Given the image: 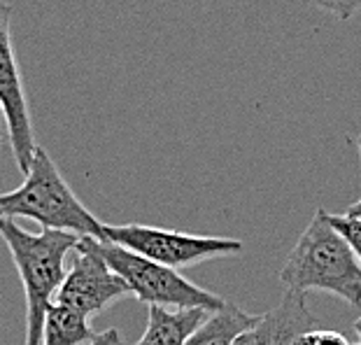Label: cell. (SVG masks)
I'll use <instances>...</instances> for the list:
<instances>
[{
	"mask_svg": "<svg viewBox=\"0 0 361 345\" xmlns=\"http://www.w3.org/2000/svg\"><path fill=\"white\" fill-rule=\"evenodd\" d=\"M280 282L284 289L301 294L329 292L350 305L361 303V262L348 241L329 224L322 208L291 248Z\"/></svg>",
	"mask_w": 361,
	"mask_h": 345,
	"instance_id": "1",
	"label": "cell"
},
{
	"mask_svg": "<svg viewBox=\"0 0 361 345\" xmlns=\"http://www.w3.org/2000/svg\"><path fill=\"white\" fill-rule=\"evenodd\" d=\"M0 236L10 250L26 294V345H42V327L47 308L56 298L66 278V257L75 250L80 236L42 229L28 234L17 219L0 217Z\"/></svg>",
	"mask_w": 361,
	"mask_h": 345,
	"instance_id": "2",
	"label": "cell"
},
{
	"mask_svg": "<svg viewBox=\"0 0 361 345\" xmlns=\"http://www.w3.org/2000/svg\"><path fill=\"white\" fill-rule=\"evenodd\" d=\"M24 175V185L0 194V217H26L37 222L42 229L68 231L80 238L89 236V238L107 243L105 224L84 208V203L63 180L49 152L40 145L35 147Z\"/></svg>",
	"mask_w": 361,
	"mask_h": 345,
	"instance_id": "3",
	"label": "cell"
},
{
	"mask_svg": "<svg viewBox=\"0 0 361 345\" xmlns=\"http://www.w3.org/2000/svg\"><path fill=\"white\" fill-rule=\"evenodd\" d=\"M98 250H101L107 266L126 282L128 292L140 303L164 305L171 310L203 308L207 313H214L226 305L224 298L194 285L191 280L180 275L178 268L149 262V259L114 243L98 241Z\"/></svg>",
	"mask_w": 361,
	"mask_h": 345,
	"instance_id": "4",
	"label": "cell"
},
{
	"mask_svg": "<svg viewBox=\"0 0 361 345\" xmlns=\"http://www.w3.org/2000/svg\"><path fill=\"white\" fill-rule=\"evenodd\" d=\"M105 241L121 245V248L135 252L149 262L178 268V271L243 252V243L235 238L168 231V229L145 224H105Z\"/></svg>",
	"mask_w": 361,
	"mask_h": 345,
	"instance_id": "5",
	"label": "cell"
},
{
	"mask_svg": "<svg viewBox=\"0 0 361 345\" xmlns=\"http://www.w3.org/2000/svg\"><path fill=\"white\" fill-rule=\"evenodd\" d=\"M128 294V285L103 259L98 241L82 236L75 245V259L66 271V278L54 301L68 305L84 317H94L117 298Z\"/></svg>",
	"mask_w": 361,
	"mask_h": 345,
	"instance_id": "6",
	"label": "cell"
},
{
	"mask_svg": "<svg viewBox=\"0 0 361 345\" xmlns=\"http://www.w3.org/2000/svg\"><path fill=\"white\" fill-rule=\"evenodd\" d=\"M0 112L5 117L10 147L19 171L26 173L37 147L33 135V121L21 82L17 54L12 42V7L0 0Z\"/></svg>",
	"mask_w": 361,
	"mask_h": 345,
	"instance_id": "7",
	"label": "cell"
},
{
	"mask_svg": "<svg viewBox=\"0 0 361 345\" xmlns=\"http://www.w3.org/2000/svg\"><path fill=\"white\" fill-rule=\"evenodd\" d=\"M319 327V317H314L305 305V294L284 289L280 303L264 315H257L252 327L238 336L231 345H294L301 334Z\"/></svg>",
	"mask_w": 361,
	"mask_h": 345,
	"instance_id": "8",
	"label": "cell"
},
{
	"mask_svg": "<svg viewBox=\"0 0 361 345\" xmlns=\"http://www.w3.org/2000/svg\"><path fill=\"white\" fill-rule=\"evenodd\" d=\"M207 310L184 308L171 310L164 305H149L147 329L135 345H184L187 336L205 320Z\"/></svg>",
	"mask_w": 361,
	"mask_h": 345,
	"instance_id": "9",
	"label": "cell"
},
{
	"mask_svg": "<svg viewBox=\"0 0 361 345\" xmlns=\"http://www.w3.org/2000/svg\"><path fill=\"white\" fill-rule=\"evenodd\" d=\"M255 315H247L235 303L207 313L205 320L187 336L184 345H231L245 329L252 327Z\"/></svg>",
	"mask_w": 361,
	"mask_h": 345,
	"instance_id": "10",
	"label": "cell"
},
{
	"mask_svg": "<svg viewBox=\"0 0 361 345\" xmlns=\"http://www.w3.org/2000/svg\"><path fill=\"white\" fill-rule=\"evenodd\" d=\"M94 339L96 332L91 329L89 317L56 301L47 308L42 327V345H89Z\"/></svg>",
	"mask_w": 361,
	"mask_h": 345,
	"instance_id": "11",
	"label": "cell"
},
{
	"mask_svg": "<svg viewBox=\"0 0 361 345\" xmlns=\"http://www.w3.org/2000/svg\"><path fill=\"white\" fill-rule=\"evenodd\" d=\"M326 219L338 234L343 236L348 245L352 248V252L357 255V259L361 262V217H352V214H331L326 212Z\"/></svg>",
	"mask_w": 361,
	"mask_h": 345,
	"instance_id": "12",
	"label": "cell"
},
{
	"mask_svg": "<svg viewBox=\"0 0 361 345\" xmlns=\"http://www.w3.org/2000/svg\"><path fill=\"white\" fill-rule=\"evenodd\" d=\"M294 345H350V341L343 334L329 332V329H310V332L301 334L294 341Z\"/></svg>",
	"mask_w": 361,
	"mask_h": 345,
	"instance_id": "13",
	"label": "cell"
},
{
	"mask_svg": "<svg viewBox=\"0 0 361 345\" xmlns=\"http://www.w3.org/2000/svg\"><path fill=\"white\" fill-rule=\"evenodd\" d=\"M312 5L329 14H334V17L341 21L355 17L361 10V0H312Z\"/></svg>",
	"mask_w": 361,
	"mask_h": 345,
	"instance_id": "14",
	"label": "cell"
},
{
	"mask_svg": "<svg viewBox=\"0 0 361 345\" xmlns=\"http://www.w3.org/2000/svg\"><path fill=\"white\" fill-rule=\"evenodd\" d=\"M89 345H126V343L121 341V334L117 332V329H105V332L96 334V339Z\"/></svg>",
	"mask_w": 361,
	"mask_h": 345,
	"instance_id": "15",
	"label": "cell"
},
{
	"mask_svg": "<svg viewBox=\"0 0 361 345\" xmlns=\"http://www.w3.org/2000/svg\"><path fill=\"white\" fill-rule=\"evenodd\" d=\"M348 214H352V217H361V198L357 203H352L348 208Z\"/></svg>",
	"mask_w": 361,
	"mask_h": 345,
	"instance_id": "16",
	"label": "cell"
},
{
	"mask_svg": "<svg viewBox=\"0 0 361 345\" xmlns=\"http://www.w3.org/2000/svg\"><path fill=\"white\" fill-rule=\"evenodd\" d=\"M355 332H357V336H359V343H361V317L355 322Z\"/></svg>",
	"mask_w": 361,
	"mask_h": 345,
	"instance_id": "17",
	"label": "cell"
},
{
	"mask_svg": "<svg viewBox=\"0 0 361 345\" xmlns=\"http://www.w3.org/2000/svg\"><path fill=\"white\" fill-rule=\"evenodd\" d=\"M357 147H359V161H361V135H359V140H357Z\"/></svg>",
	"mask_w": 361,
	"mask_h": 345,
	"instance_id": "18",
	"label": "cell"
}]
</instances>
